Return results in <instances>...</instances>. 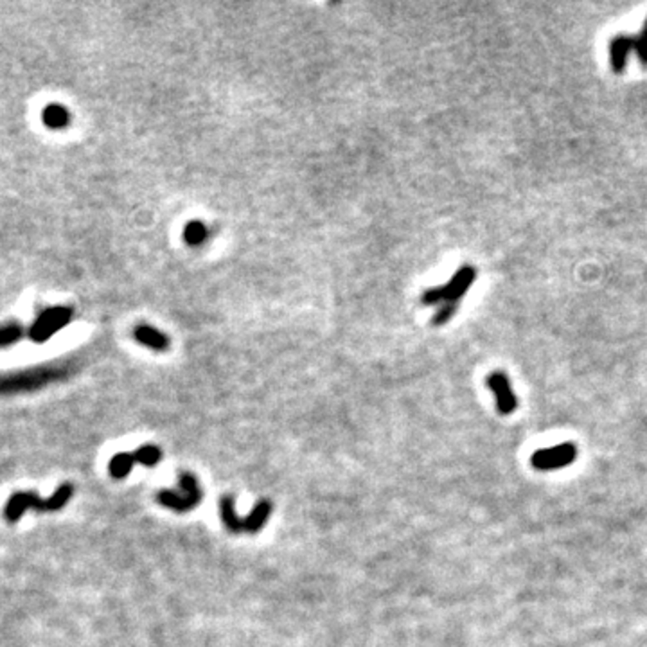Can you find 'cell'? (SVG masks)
Instances as JSON below:
<instances>
[{
    "label": "cell",
    "mask_w": 647,
    "mask_h": 647,
    "mask_svg": "<svg viewBox=\"0 0 647 647\" xmlns=\"http://www.w3.org/2000/svg\"><path fill=\"white\" fill-rule=\"evenodd\" d=\"M73 494H74V487L70 484L60 485V487L56 489V493L47 500L40 498V496H36L34 493H24V491H18V493H13L11 496H9L8 503H6L4 516L8 522L15 524V522L20 519L22 512L26 511V509H34V511H42V512L60 511V509H63L65 507V503L70 500Z\"/></svg>",
    "instance_id": "1"
},
{
    "label": "cell",
    "mask_w": 647,
    "mask_h": 647,
    "mask_svg": "<svg viewBox=\"0 0 647 647\" xmlns=\"http://www.w3.org/2000/svg\"><path fill=\"white\" fill-rule=\"evenodd\" d=\"M270 515H272V502L270 500H259L245 518L238 516L234 507V496L227 494L220 500V516L225 527L229 528L230 533L239 534V533H259L261 528L266 525Z\"/></svg>",
    "instance_id": "2"
},
{
    "label": "cell",
    "mask_w": 647,
    "mask_h": 647,
    "mask_svg": "<svg viewBox=\"0 0 647 647\" xmlns=\"http://www.w3.org/2000/svg\"><path fill=\"white\" fill-rule=\"evenodd\" d=\"M477 281V268H473L469 264L460 266L455 272V275L450 279V282L437 288H430L423 294L421 300L425 306H437V304L459 303L460 298L468 294L473 282Z\"/></svg>",
    "instance_id": "3"
},
{
    "label": "cell",
    "mask_w": 647,
    "mask_h": 647,
    "mask_svg": "<svg viewBox=\"0 0 647 647\" xmlns=\"http://www.w3.org/2000/svg\"><path fill=\"white\" fill-rule=\"evenodd\" d=\"M157 498L160 505L167 507L171 511L188 512L201 502L204 491H201L200 484L192 473L183 471L180 473L178 487L176 489H162Z\"/></svg>",
    "instance_id": "4"
},
{
    "label": "cell",
    "mask_w": 647,
    "mask_h": 647,
    "mask_svg": "<svg viewBox=\"0 0 647 647\" xmlns=\"http://www.w3.org/2000/svg\"><path fill=\"white\" fill-rule=\"evenodd\" d=\"M575 459H577V446L572 443H563L554 448L538 450L531 457V464L538 471H552L570 466Z\"/></svg>",
    "instance_id": "5"
},
{
    "label": "cell",
    "mask_w": 647,
    "mask_h": 647,
    "mask_svg": "<svg viewBox=\"0 0 647 647\" xmlns=\"http://www.w3.org/2000/svg\"><path fill=\"white\" fill-rule=\"evenodd\" d=\"M485 383L493 390L494 397H496V410H498L502 416H511V413L518 409V397L515 396L511 381H509L505 372H491V374L487 376V379H485Z\"/></svg>",
    "instance_id": "6"
},
{
    "label": "cell",
    "mask_w": 647,
    "mask_h": 647,
    "mask_svg": "<svg viewBox=\"0 0 647 647\" xmlns=\"http://www.w3.org/2000/svg\"><path fill=\"white\" fill-rule=\"evenodd\" d=\"M633 52V36L631 34H617L609 42V63L615 74H622L626 68L627 58Z\"/></svg>",
    "instance_id": "7"
},
{
    "label": "cell",
    "mask_w": 647,
    "mask_h": 647,
    "mask_svg": "<svg viewBox=\"0 0 647 647\" xmlns=\"http://www.w3.org/2000/svg\"><path fill=\"white\" fill-rule=\"evenodd\" d=\"M135 338L146 347L155 351H166L167 345H169V340L164 333L157 331L155 328H149V326H139L135 329Z\"/></svg>",
    "instance_id": "8"
},
{
    "label": "cell",
    "mask_w": 647,
    "mask_h": 647,
    "mask_svg": "<svg viewBox=\"0 0 647 647\" xmlns=\"http://www.w3.org/2000/svg\"><path fill=\"white\" fill-rule=\"evenodd\" d=\"M137 464V459L133 453H117L112 457L110 464H108V471L114 478H124L133 469Z\"/></svg>",
    "instance_id": "9"
},
{
    "label": "cell",
    "mask_w": 647,
    "mask_h": 647,
    "mask_svg": "<svg viewBox=\"0 0 647 647\" xmlns=\"http://www.w3.org/2000/svg\"><path fill=\"white\" fill-rule=\"evenodd\" d=\"M137 459V464H144L148 468H153L162 460V450L155 444H144L137 452H133Z\"/></svg>",
    "instance_id": "10"
},
{
    "label": "cell",
    "mask_w": 647,
    "mask_h": 647,
    "mask_svg": "<svg viewBox=\"0 0 647 647\" xmlns=\"http://www.w3.org/2000/svg\"><path fill=\"white\" fill-rule=\"evenodd\" d=\"M205 238H207V229H205L204 223L191 222L183 229V239H185L189 245H192V247L201 245V243L205 241Z\"/></svg>",
    "instance_id": "11"
},
{
    "label": "cell",
    "mask_w": 647,
    "mask_h": 647,
    "mask_svg": "<svg viewBox=\"0 0 647 647\" xmlns=\"http://www.w3.org/2000/svg\"><path fill=\"white\" fill-rule=\"evenodd\" d=\"M633 51L639 56L640 63L647 67V18L644 22V27L640 34L633 36Z\"/></svg>",
    "instance_id": "12"
},
{
    "label": "cell",
    "mask_w": 647,
    "mask_h": 647,
    "mask_svg": "<svg viewBox=\"0 0 647 647\" xmlns=\"http://www.w3.org/2000/svg\"><path fill=\"white\" fill-rule=\"evenodd\" d=\"M457 307H459V303L443 304V306L439 307L437 313H435L434 319H432V324H434V326H444L446 322H450V319L455 315Z\"/></svg>",
    "instance_id": "13"
}]
</instances>
